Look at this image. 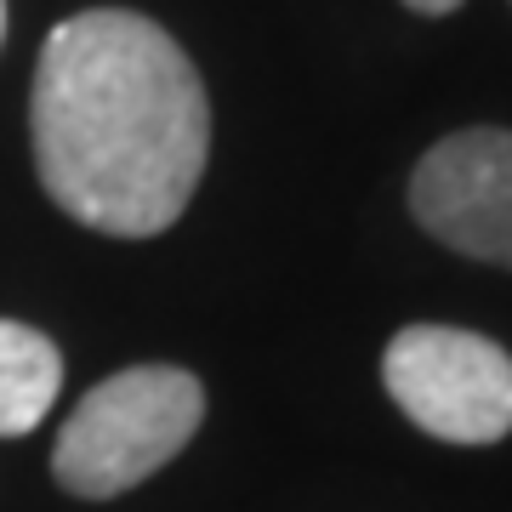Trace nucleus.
Wrapping results in <instances>:
<instances>
[{
  "label": "nucleus",
  "instance_id": "1",
  "mask_svg": "<svg viewBox=\"0 0 512 512\" xmlns=\"http://www.w3.org/2000/svg\"><path fill=\"white\" fill-rule=\"evenodd\" d=\"M40 188L114 239L165 234L188 211L211 154V103L188 52L137 12H80L40 46Z\"/></svg>",
  "mask_w": 512,
  "mask_h": 512
},
{
  "label": "nucleus",
  "instance_id": "2",
  "mask_svg": "<svg viewBox=\"0 0 512 512\" xmlns=\"http://www.w3.org/2000/svg\"><path fill=\"white\" fill-rule=\"evenodd\" d=\"M200 421L205 387L194 370L131 365L109 382H97L69 410L52 450V473L80 501H109L183 456Z\"/></svg>",
  "mask_w": 512,
  "mask_h": 512
},
{
  "label": "nucleus",
  "instance_id": "3",
  "mask_svg": "<svg viewBox=\"0 0 512 512\" xmlns=\"http://www.w3.org/2000/svg\"><path fill=\"white\" fill-rule=\"evenodd\" d=\"M382 382L404 416L444 444H495L512 433V353L478 330H399L382 353Z\"/></svg>",
  "mask_w": 512,
  "mask_h": 512
},
{
  "label": "nucleus",
  "instance_id": "4",
  "mask_svg": "<svg viewBox=\"0 0 512 512\" xmlns=\"http://www.w3.org/2000/svg\"><path fill=\"white\" fill-rule=\"evenodd\" d=\"M410 211L427 234L461 256L512 268V131H450L421 154Z\"/></svg>",
  "mask_w": 512,
  "mask_h": 512
},
{
  "label": "nucleus",
  "instance_id": "5",
  "mask_svg": "<svg viewBox=\"0 0 512 512\" xmlns=\"http://www.w3.org/2000/svg\"><path fill=\"white\" fill-rule=\"evenodd\" d=\"M63 387V359L35 325L0 319V439L35 433Z\"/></svg>",
  "mask_w": 512,
  "mask_h": 512
},
{
  "label": "nucleus",
  "instance_id": "6",
  "mask_svg": "<svg viewBox=\"0 0 512 512\" xmlns=\"http://www.w3.org/2000/svg\"><path fill=\"white\" fill-rule=\"evenodd\" d=\"M410 12H421V18H444V12H456L461 0H404Z\"/></svg>",
  "mask_w": 512,
  "mask_h": 512
},
{
  "label": "nucleus",
  "instance_id": "7",
  "mask_svg": "<svg viewBox=\"0 0 512 512\" xmlns=\"http://www.w3.org/2000/svg\"><path fill=\"white\" fill-rule=\"evenodd\" d=\"M0 29H6V6H0Z\"/></svg>",
  "mask_w": 512,
  "mask_h": 512
}]
</instances>
